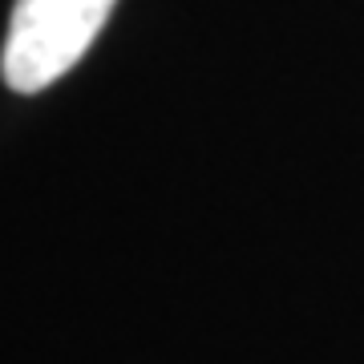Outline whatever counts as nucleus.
Masks as SVG:
<instances>
[{"label":"nucleus","instance_id":"f257e3e1","mask_svg":"<svg viewBox=\"0 0 364 364\" xmlns=\"http://www.w3.org/2000/svg\"><path fill=\"white\" fill-rule=\"evenodd\" d=\"M117 0H16L0 73L13 93H41L77 65Z\"/></svg>","mask_w":364,"mask_h":364}]
</instances>
